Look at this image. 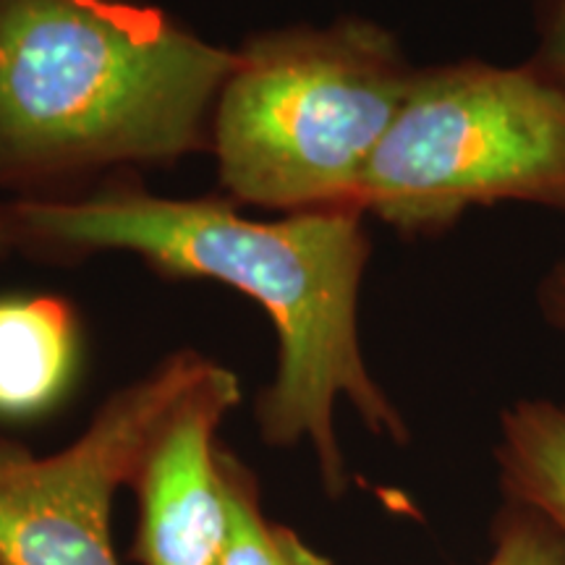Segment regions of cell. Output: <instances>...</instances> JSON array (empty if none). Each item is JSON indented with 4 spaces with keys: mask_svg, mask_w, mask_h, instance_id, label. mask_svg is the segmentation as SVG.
Wrapping results in <instances>:
<instances>
[{
    "mask_svg": "<svg viewBox=\"0 0 565 565\" xmlns=\"http://www.w3.org/2000/svg\"><path fill=\"white\" fill-rule=\"evenodd\" d=\"M13 231L68 252H134L166 275L210 278L252 296L278 333V374L259 395L270 445H312L333 498L349 487L335 435L338 401L372 435L406 445L408 427L372 377L359 341V294L370 263L366 212L343 204L263 223L228 202L166 200L113 189L74 202H21Z\"/></svg>",
    "mask_w": 565,
    "mask_h": 565,
    "instance_id": "cell-1",
    "label": "cell"
},
{
    "mask_svg": "<svg viewBox=\"0 0 565 565\" xmlns=\"http://www.w3.org/2000/svg\"><path fill=\"white\" fill-rule=\"evenodd\" d=\"M236 53L118 0H0V166L30 175L200 150Z\"/></svg>",
    "mask_w": 565,
    "mask_h": 565,
    "instance_id": "cell-2",
    "label": "cell"
},
{
    "mask_svg": "<svg viewBox=\"0 0 565 565\" xmlns=\"http://www.w3.org/2000/svg\"><path fill=\"white\" fill-rule=\"evenodd\" d=\"M414 71L391 30L359 17L252 40L212 113L223 189L273 210L356 207Z\"/></svg>",
    "mask_w": 565,
    "mask_h": 565,
    "instance_id": "cell-3",
    "label": "cell"
},
{
    "mask_svg": "<svg viewBox=\"0 0 565 565\" xmlns=\"http://www.w3.org/2000/svg\"><path fill=\"white\" fill-rule=\"evenodd\" d=\"M492 204L565 210V87L529 61L416 68L356 207L404 236H435Z\"/></svg>",
    "mask_w": 565,
    "mask_h": 565,
    "instance_id": "cell-4",
    "label": "cell"
},
{
    "mask_svg": "<svg viewBox=\"0 0 565 565\" xmlns=\"http://www.w3.org/2000/svg\"><path fill=\"white\" fill-rule=\"evenodd\" d=\"M194 351L168 356L113 393L68 448L38 456L0 435V563L118 565L110 508L147 445L207 372Z\"/></svg>",
    "mask_w": 565,
    "mask_h": 565,
    "instance_id": "cell-5",
    "label": "cell"
},
{
    "mask_svg": "<svg viewBox=\"0 0 565 565\" xmlns=\"http://www.w3.org/2000/svg\"><path fill=\"white\" fill-rule=\"evenodd\" d=\"M242 398L236 374L210 362L134 471L141 565H217L228 536V479L217 429Z\"/></svg>",
    "mask_w": 565,
    "mask_h": 565,
    "instance_id": "cell-6",
    "label": "cell"
},
{
    "mask_svg": "<svg viewBox=\"0 0 565 565\" xmlns=\"http://www.w3.org/2000/svg\"><path fill=\"white\" fill-rule=\"evenodd\" d=\"M79 356L76 317L63 299L0 301V416H34L66 393Z\"/></svg>",
    "mask_w": 565,
    "mask_h": 565,
    "instance_id": "cell-7",
    "label": "cell"
},
{
    "mask_svg": "<svg viewBox=\"0 0 565 565\" xmlns=\"http://www.w3.org/2000/svg\"><path fill=\"white\" fill-rule=\"evenodd\" d=\"M494 463L503 498L540 511L565 536V404L519 398L503 408Z\"/></svg>",
    "mask_w": 565,
    "mask_h": 565,
    "instance_id": "cell-8",
    "label": "cell"
},
{
    "mask_svg": "<svg viewBox=\"0 0 565 565\" xmlns=\"http://www.w3.org/2000/svg\"><path fill=\"white\" fill-rule=\"evenodd\" d=\"M228 479V536L217 565H333L294 529L267 519L252 471L225 450Z\"/></svg>",
    "mask_w": 565,
    "mask_h": 565,
    "instance_id": "cell-9",
    "label": "cell"
},
{
    "mask_svg": "<svg viewBox=\"0 0 565 565\" xmlns=\"http://www.w3.org/2000/svg\"><path fill=\"white\" fill-rule=\"evenodd\" d=\"M484 565H565V536L540 511L503 498L492 519V553Z\"/></svg>",
    "mask_w": 565,
    "mask_h": 565,
    "instance_id": "cell-10",
    "label": "cell"
},
{
    "mask_svg": "<svg viewBox=\"0 0 565 565\" xmlns=\"http://www.w3.org/2000/svg\"><path fill=\"white\" fill-rule=\"evenodd\" d=\"M532 34L526 61L565 87V0H532Z\"/></svg>",
    "mask_w": 565,
    "mask_h": 565,
    "instance_id": "cell-11",
    "label": "cell"
},
{
    "mask_svg": "<svg viewBox=\"0 0 565 565\" xmlns=\"http://www.w3.org/2000/svg\"><path fill=\"white\" fill-rule=\"evenodd\" d=\"M534 299L536 312L547 322V328L565 335V257L542 273L540 282H536Z\"/></svg>",
    "mask_w": 565,
    "mask_h": 565,
    "instance_id": "cell-12",
    "label": "cell"
},
{
    "mask_svg": "<svg viewBox=\"0 0 565 565\" xmlns=\"http://www.w3.org/2000/svg\"><path fill=\"white\" fill-rule=\"evenodd\" d=\"M9 231H13L11 217H0V244H6V238H9Z\"/></svg>",
    "mask_w": 565,
    "mask_h": 565,
    "instance_id": "cell-13",
    "label": "cell"
},
{
    "mask_svg": "<svg viewBox=\"0 0 565 565\" xmlns=\"http://www.w3.org/2000/svg\"><path fill=\"white\" fill-rule=\"evenodd\" d=\"M0 565H3V563H0Z\"/></svg>",
    "mask_w": 565,
    "mask_h": 565,
    "instance_id": "cell-14",
    "label": "cell"
}]
</instances>
